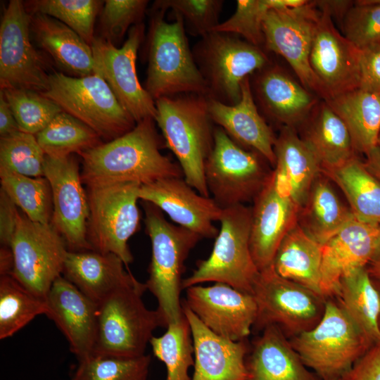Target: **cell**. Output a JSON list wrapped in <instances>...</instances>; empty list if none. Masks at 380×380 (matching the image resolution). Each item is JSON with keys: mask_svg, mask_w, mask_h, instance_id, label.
Returning <instances> with one entry per match:
<instances>
[{"mask_svg": "<svg viewBox=\"0 0 380 380\" xmlns=\"http://www.w3.org/2000/svg\"><path fill=\"white\" fill-rule=\"evenodd\" d=\"M150 344L154 355L165 365V380H191L188 372L194 365V348L184 314L179 322L169 324L163 335L153 336Z\"/></svg>", "mask_w": 380, "mask_h": 380, "instance_id": "cell-40", "label": "cell"}, {"mask_svg": "<svg viewBox=\"0 0 380 380\" xmlns=\"http://www.w3.org/2000/svg\"><path fill=\"white\" fill-rule=\"evenodd\" d=\"M182 310L188 319L194 348L191 380H250L246 360V341L220 337L205 327L185 303Z\"/></svg>", "mask_w": 380, "mask_h": 380, "instance_id": "cell-24", "label": "cell"}, {"mask_svg": "<svg viewBox=\"0 0 380 380\" xmlns=\"http://www.w3.org/2000/svg\"><path fill=\"white\" fill-rule=\"evenodd\" d=\"M359 89L380 95V43L360 50Z\"/></svg>", "mask_w": 380, "mask_h": 380, "instance_id": "cell-49", "label": "cell"}, {"mask_svg": "<svg viewBox=\"0 0 380 380\" xmlns=\"http://www.w3.org/2000/svg\"><path fill=\"white\" fill-rule=\"evenodd\" d=\"M305 365L321 380H338L374 346L334 298L319 322L290 339Z\"/></svg>", "mask_w": 380, "mask_h": 380, "instance_id": "cell-6", "label": "cell"}, {"mask_svg": "<svg viewBox=\"0 0 380 380\" xmlns=\"http://www.w3.org/2000/svg\"><path fill=\"white\" fill-rule=\"evenodd\" d=\"M35 137L45 155L53 158L79 156L103 143L94 129L64 111Z\"/></svg>", "mask_w": 380, "mask_h": 380, "instance_id": "cell-37", "label": "cell"}, {"mask_svg": "<svg viewBox=\"0 0 380 380\" xmlns=\"http://www.w3.org/2000/svg\"><path fill=\"white\" fill-rule=\"evenodd\" d=\"M334 299L372 344L380 345V297L367 267L343 277Z\"/></svg>", "mask_w": 380, "mask_h": 380, "instance_id": "cell-34", "label": "cell"}, {"mask_svg": "<svg viewBox=\"0 0 380 380\" xmlns=\"http://www.w3.org/2000/svg\"><path fill=\"white\" fill-rule=\"evenodd\" d=\"M364 163L367 170L380 181V145L376 146L366 154Z\"/></svg>", "mask_w": 380, "mask_h": 380, "instance_id": "cell-54", "label": "cell"}, {"mask_svg": "<svg viewBox=\"0 0 380 380\" xmlns=\"http://www.w3.org/2000/svg\"><path fill=\"white\" fill-rule=\"evenodd\" d=\"M338 380H339V379H338Z\"/></svg>", "mask_w": 380, "mask_h": 380, "instance_id": "cell-61", "label": "cell"}, {"mask_svg": "<svg viewBox=\"0 0 380 380\" xmlns=\"http://www.w3.org/2000/svg\"><path fill=\"white\" fill-rule=\"evenodd\" d=\"M151 357L90 355L78 360L70 380H147Z\"/></svg>", "mask_w": 380, "mask_h": 380, "instance_id": "cell-42", "label": "cell"}, {"mask_svg": "<svg viewBox=\"0 0 380 380\" xmlns=\"http://www.w3.org/2000/svg\"><path fill=\"white\" fill-rule=\"evenodd\" d=\"M279 0H238L234 14L220 23L213 32L239 34L248 43L260 47L264 44L262 23L267 11L279 8Z\"/></svg>", "mask_w": 380, "mask_h": 380, "instance_id": "cell-45", "label": "cell"}, {"mask_svg": "<svg viewBox=\"0 0 380 380\" xmlns=\"http://www.w3.org/2000/svg\"><path fill=\"white\" fill-rule=\"evenodd\" d=\"M354 4L344 17V36L360 50L380 43V5Z\"/></svg>", "mask_w": 380, "mask_h": 380, "instance_id": "cell-48", "label": "cell"}, {"mask_svg": "<svg viewBox=\"0 0 380 380\" xmlns=\"http://www.w3.org/2000/svg\"><path fill=\"white\" fill-rule=\"evenodd\" d=\"M10 247L13 255L11 276L46 300L53 282L63 274L69 251L63 236L51 223L33 222L19 213Z\"/></svg>", "mask_w": 380, "mask_h": 380, "instance_id": "cell-13", "label": "cell"}, {"mask_svg": "<svg viewBox=\"0 0 380 380\" xmlns=\"http://www.w3.org/2000/svg\"><path fill=\"white\" fill-rule=\"evenodd\" d=\"M45 153L35 135L17 131L0 139V167L32 177H44Z\"/></svg>", "mask_w": 380, "mask_h": 380, "instance_id": "cell-44", "label": "cell"}, {"mask_svg": "<svg viewBox=\"0 0 380 380\" xmlns=\"http://www.w3.org/2000/svg\"><path fill=\"white\" fill-rule=\"evenodd\" d=\"M13 270V255L11 247L1 246L0 275H11Z\"/></svg>", "mask_w": 380, "mask_h": 380, "instance_id": "cell-55", "label": "cell"}, {"mask_svg": "<svg viewBox=\"0 0 380 380\" xmlns=\"http://www.w3.org/2000/svg\"><path fill=\"white\" fill-rule=\"evenodd\" d=\"M45 299L34 295L11 275L0 277V338L11 337L36 316L46 315Z\"/></svg>", "mask_w": 380, "mask_h": 380, "instance_id": "cell-39", "label": "cell"}, {"mask_svg": "<svg viewBox=\"0 0 380 380\" xmlns=\"http://www.w3.org/2000/svg\"><path fill=\"white\" fill-rule=\"evenodd\" d=\"M184 303L209 330L233 341L246 340L256 319L253 296L223 283L187 288Z\"/></svg>", "mask_w": 380, "mask_h": 380, "instance_id": "cell-18", "label": "cell"}, {"mask_svg": "<svg viewBox=\"0 0 380 380\" xmlns=\"http://www.w3.org/2000/svg\"><path fill=\"white\" fill-rule=\"evenodd\" d=\"M378 145H380V135H379V139H378Z\"/></svg>", "mask_w": 380, "mask_h": 380, "instance_id": "cell-60", "label": "cell"}, {"mask_svg": "<svg viewBox=\"0 0 380 380\" xmlns=\"http://www.w3.org/2000/svg\"><path fill=\"white\" fill-rule=\"evenodd\" d=\"M192 53L206 84V97L227 105L240 101L242 81L268 62L260 47L218 32L201 37Z\"/></svg>", "mask_w": 380, "mask_h": 380, "instance_id": "cell-9", "label": "cell"}, {"mask_svg": "<svg viewBox=\"0 0 380 380\" xmlns=\"http://www.w3.org/2000/svg\"><path fill=\"white\" fill-rule=\"evenodd\" d=\"M345 194L354 216L380 224V181L356 156L343 165L324 172Z\"/></svg>", "mask_w": 380, "mask_h": 380, "instance_id": "cell-36", "label": "cell"}, {"mask_svg": "<svg viewBox=\"0 0 380 380\" xmlns=\"http://www.w3.org/2000/svg\"><path fill=\"white\" fill-rule=\"evenodd\" d=\"M30 15L31 34L36 43L61 69L72 77L94 73L91 47L77 33L49 15Z\"/></svg>", "mask_w": 380, "mask_h": 380, "instance_id": "cell-28", "label": "cell"}, {"mask_svg": "<svg viewBox=\"0 0 380 380\" xmlns=\"http://www.w3.org/2000/svg\"><path fill=\"white\" fill-rule=\"evenodd\" d=\"M139 199L165 212L179 226L202 238H215L219 230L214 225L222 209L212 197L201 195L182 177H170L141 185Z\"/></svg>", "mask_w": 380, "mask_h": 380, "instance_id": "cell-21", "label": "cell"}, {"mask_svg": "<svg viewBox=\"0 0 380 380\" xmlns=\"http://www.w3.org/2000/svg\"><path fill=\"white\" fill-rule=\"evenodd\" d=\"M320 14L315 1L298 7L271 8L264 18L262 31L265 48L284 57L302 85L326 100L324 89L310 64L311 46Z\"/></svg>", "mask_w": 380, "mask_h": 380, "instance_id": "cell-16", "label": "cell"}, {"mask_svg": "<svg viewBox=\"0 0 380 380\" xmlns=\"http://www.w3.org/2000/svg\"><path fill=\"white\" fill-rule=\"evenodd\" d=\"M304 141L317 158L321 172L337 168L355 156L348 127L326 102L319 107Z\"/></svg>", "mask_w": 380, "mask_h": 380, "instance_id": "cell-33", "label": "cell"}, {"mask_svg": "<svg viewBox=\"0 0 380 380\" xmlns=\"http://www.w3.org/2000/svg\"><path fill=\"white\" fill-rule=\"evenodd\" d=\"M261 158L236 144L220 127L214 128V146L204 173L209 193L222 209L243 205L261 191L272 174Z\"/></svg>", "mask_w": 380, "mask_h": 380, "instance_id": "cell-12", "label": "cell"}, {"mask_svg": "<svg viewBox=\"0 0 380 380\" xmlns=\"http://www.w3.org/2000/svg\"><path fill=\"white\" fill-rule=\"evenodd\" d=\"M322 245L296 223L281 241L272 267L283 278L321 296Z\"/></svg>", "mask_w": 380, "mask_h": 380, "instance_id": "cell-31", "label": "cell"}, {"mask_svg": "<svg viewBox=\"0 0 380 380\" xmlns=\"http://www.w3.org/2000/svg\"><path fill=\"white\" fill-rule=\"evenodd\" d=\"M241 89V99L235 105L207 97L210 118L236 144L251 148L274 166L276 139L258 112L249 77L242 81Z\"/></svg>", "mask_w": 380, "mask_h": 380, "instance_id": "cell-25", "label": "cell"}, {"mask_svg": "<svg viewBox=\"0 0 380 380\" xmlns=\"http://www.w3.org/2000/svg\"><path fill=\"white\" fill-rule=\"evenodd\" d=\"M317 5L321 14L315 30L310 64L327 101L359 89L360 50L337 30L327 8Z\"/></svg>", "mask_w": 380, "mask_h": 380, "instance_id": "cell-19", "label": "cell"}, {"mask_svg": "<svg viewBox=\"0 0 380 380\" xmlns=\"http://www.w3.org/2000/svg\"><path fill=\"white\" fill-rule=\"evenodd\" d=\"M46 316L66 338L77 360L92 355L97 335L98 305L63 276L51 286Z\"/></svg>", "mask_w": 380, "mask_h": 380, "instance_id": "cell-23", "label": "cell"}, {"mask_svg": "<svg viewBox=\"0 0 380 380\" xmlns=\"http://www.w3.org/2000/svg\"><path fill=\"white\" fill-rule=\"evenodd\" d=\"M152 11L145 89L155 101L183 94L206 96V84L189 47L183 19L174 13V22L168 23L164 11Z\"/></svg>", "mask_w": 380, "mask_h": 380, "instance_id": "cell-3", "label": "cell"}, {"mask_svg": "<svg viewBox=\"0 0 380 380\" xmlns=\"http://www.w3.org/2000/svg\"><path fill=\"white\" fill-rule=\"evenodd\" d=\"M44 173L52 192V225L63 236L70 251L93 250L87 239V194L82 186L75 155L64 158L45 156Z\"/></svg>", "mask_w": 380, "mask_h": 380, "instance_id": "cell-17", "label": "cell"}, {"mask_svg": "<svg viewBox=\"0 0 380 380\" xmlns=\"http://www.w3.org/2000/svg\"><path fill=\"white\" fill-rule=\"evenodd\" d=\"M153 118L137 123L129 132L79 156L81 177L87 186L118 182L141 185L183 175L180 166L160 152V137Z\"/></svg>", "mask_w": 380, "mask_h": 380, "instance_id": "cell-1", "label": "cell"}, {"mask_svg": "<svg viewBox=\"0 0 380 380\" xmlns=\"http://www.w3.org/2000/svg\"><path fill=\"white\" fill-rule=\"evenodd\" d=\"M97 0H32L24 3L30 13L53 18L71 28L90 46L94 23L101 4Z\"/></svg>", "mask_w": 380, "mask_h": 380, "instance_id": "cell-41", "label": "cell"}, {"mask_svg": "<svg viewBox=\"0 0 380 380\" xmlns=\"http://www.w3.org/2000/svg\"><path fill=\"white\" fill-rule=\"evenodd\" d=\"M41 94L56 102L63 111L87 125L105 142L122 136L137 125L97 73L84 77L51 73L47 89Z\"/></svg>", "mask_w": 380, "mask_h": 380, "instance_id": "cell-8", "label": "cell"}, {"mask_svg": "<svg viewBox=\"0 0 380 380\" xmlns=\"http://www.w3.org/2000/svg\"><path fill=\"white\" fill-rule=\"evenodd\" d=\"M380 224L355 217L322 244L320 291L327 300L337 295L341 280L371 262Z\"/></svg>", "mask_w": 380, "mask_h": 380, "instance_id": "cell-22", "label": "cell"}, {"mask_svg": "<svg viewBox=\"0 0 380 380\" xmlns=\"http://www.w3.org/2000/svg\"><path fill=\"white\" fill-rule=\"evenodd\" d=\"M155 102V121L165 146L177 158L186 183L201 195L210 197L204 170L214 146V128L207 97L183 94L162 97Z\"/></svg>", "mask_w": 380, "mask_h": 380, "instance_id": "cell-2", "label": "cell"}, {"mask_svg": "<svg viewBox=\"0 0 380 380\" xmlns=\"http://www.w3.org/2000/svg\"><path fill=\"white\" fill-rule=\"evenodd\" d=\"M220 229L209 257L199 260L182 289L208 281L223 283L253 295L259 275L250 247L251 209L237 205L222 209Z\"/></svg>", "mask_w": 380, "mask_h": 380, "instance_id": "cell-7", "label": "cell"}, {"mask_svg": "<svg viewBox=\"0 0 380 380\" xmlns=\"http://www.w3.org/2000/svg\"><path fill=\"white\" fill-rule=\"evenodd\" d=\"M339 380H380V345L372 346Z\"/></svg>", "mask_w": 380, "mask_h": 380, "instance_id": "cell-50", "label": "cell"}, {"mask_svg": "<svg viewBox=\"0 0 380 380\" xmlns=\"http://www.w3.org/2000/svg\"><path fill=\"white\" fill-rule=\"evenodd\" d=\"M147 289L138 280L122 286L98 305L97 335L94 355L137 357L145 355L153 331L167 324L157 309L142 300Z\"/></svg>", "mask_w": 380, "mask_h": 380, "instance_id": "cell-5", "label": "cell"}, {"mask_svg": "<svg viewBox=\"0 0 380 380\" xmlns=\"http://www.w3.org/2000/svg\"><path fill=\"white\" fill-rule=\"evenodd\" d=\"M19 131L18 125L2 90L0 91V136L4 137Z\"/></svg>", "mask_w": 380, "mask_h": 380, "instance_id": "cell-52", "label": "cell"}, {"mask_svg": "<svg viewBox=\"0 0 380 380\" xmlns=\"http://www.w3.org/2000/svg\"><path fill=\"white\" fill-rule=\"evenodd\" d=\"M367 268L372 279L380 280V262H370Z\"/></svg>", "mask_w": 380, "mask_h": 380, "instance_id": "cell-56", "label": "cell"}, {"mask_svg": "<svg viewBox=\"0 0 380 380\" xmlns=\"http://www.w3.org/2000/svg\"><path fill=\"white\" fill-rule=\"evenodd\" d=\"M303 229L322 245L337 234L354 217L341 202L329 182L317 176L301 208Z\"/></svg>", "mask_w": 380, "mask_h": 380, "instance_id": "cell-35", "label": "cell"}, {"mask_svg": "<svg viewBox=\"0 0 380 380\" xmlns=\"http://www.w3.org/2000/svg\"><path fill=\"white\" fill-rule=\"evenodd\" d=\"M274 173L300 210L321 172L319 163L304 141L286 127L276 139Z\"/></svg>", "mask_w": 380, "mask_h": 380, "instance_id": "cell-29", "label": "cell"}, {"mask_svg": "<svg viewBox=\"0 0 380 380\" xmlns=\"http://www.w3.org/2000/svg\"><path fill=\"white\" fill-rule=\"evenodd\" d=\"M348 129L355 151L368 153L380 135V95L357 89L325 101Z\"/></svg>", "mask_w": 380, "mask_h": 380, "instance_id": "cell-32", "label": "cell"}, {"mask_svg": "<svg viewBox=\"0 0 380 380\" xmlns=\"http://www.w3.org/2000/svg\"><path fill=\"white\" fill-rule=\"evenodd\" d=\"M253 296L257 305L253 327L275 325L291 338L313 329L325 310L322 296L281 277L272 265L260 271Z\"/></svg>", "mask_w": 380, "mask_h": 380, "instance_id": "cell-11", "label": "cell"}, {"mask_svg": "<svg viewBox=\"0 0 380 380\" xmlns=\"http://www.w3.org/2000/svg\"><path fill=\"white\" fill-rule=\"evenodd\" d=\"M1 90L4 93L21 132L36 135L63 112L56 102L40 92L25 89Z\"/></svg>", "mask_w": 380, "mask_h": 380, "instance_id": "cell-43", "label": "cell"}, {"mask_svg": "<svg viewBox=\"0 0 380 380\" xmlns=\"http://www.w3.org/2000/svg\"><path fill=\"white\" fill-rule=\"evenodd\" d=\"M144 203L145 223L152 251L148 278L145 284L156 298L157 309L167 327L179 322L184 315L180 293L184 262L202 237L170 223L158 207Z\"/></svg>", "mask_w": 380, "mask_h": 380, "instance_id": "cell-4", "label": "cell"}, {"mask_svg": "<svg viewBox=\"0 0 380 380\" xmlns=\"http://www.w3.org/2000/svg\"><path fill=\"white\" fill-rule=\"evenodd\" d=\"M1 189L32 221L51 223L53 200L45 177H32L0 167Z\"/></svg>", "mask_w": 380, "mask_h": 380, "instance_id": "cell-38", "label": "cell"}, {"mask_svg": "<svg viewBox=\"0 0 380 380\" xmlns=\"http://www.w3.org/2000/svg\"><path fill=\"white\" fill-rule=\"evenodd\" d=\"M143 23L134 25L127 39L120 48L102 37H95L91 47L95 68L94 73L106 82L124 108L139 122L157 114L155 100L139 80L136 60L137 51L144 37Z\"/></svg>", "mask_w": 380, "mask_h": 380, "instance_id": "cell-14", "label": "cell"}, {"mask_svg": "<svg viewBox=\"0 0 380 380\" xmlns=\"http://www.w3.org/2000/svg\"><path fill=\"white\" fill-rule=\"evenodd\" d=\"M317 3V1H315ZM317 4L322 6L329 11L331 17L344 18L347 12L352 7L351 1H320Z\"/></svg>", "mask_w": 380, "mask_h": 380, "instance_id": "cell-53", "label": "cell"}, {"mask_svg": "<svg viewBox=\"0 0 380 380\" xmlns=\"http://www.w3.org/2000/svg\"><path fill=\"white\" fill-rule=\"evenodd\" d=\"M246 363L250 380H321L308 369L290 340L275 325L262 329Z\"/></svg>", "mask_w": 380, "mask_h": 380, "instance_id": "cell-27", "label": "cell"}, {"mask_svg": "<svg viewBox=\"0 0 380 380\" xmlns=\"http://www.w3.org/2000/svg\"><path fill=\"white\" fill-rule=\"evenodd\" d=\"M137 182L87 186V239L93 250L113 253L128 265L133 255L128 241L139 229L140 211Z\"/></svg>", "mask_w": 380, "mask_h": 380, "instance_id": "cell-10", "label": "cell"}, {"mask_svg": "<svg viewBox=\"0 0 380 380\" xmlns=\"http://www.w3.org/2000/svg\"><path fill=\"white\" fill-rule=\"evenodd\" d=\"M372 281H373V284H374L375 288L376 289V290H377V291H378V293L379 294V297H380V280L372 279ZM379 327H380V314H379Z\"/></svg>", "mask_w": 380, "mask_h": 380, "instance_id": "cell-59", "label": "cell"}, {"mask_svg": "<svg viewBox=\"0 0 380 380\" xmlns=\"http://www.w3.org/2000/svg\"><path fill=\"white\" fill-rule=\"evenodd\" d=\"M147 0H106L100 17L103 39L115 45L132 27L142 23Z\"/></svg>", "mask_w": 380, "mask_h": 380, "instance_id": "cell-47", "label": "cell"}, {"mask_svg": "<svg viewBox=\"0 0 380 380\" xmlns=\"http://www.w3.org/2000/svg\"><path fill=\"white\" fill-rule=\"evenodd\" d=\"M17 205L0 189V241L3 246L10 247L14 236L19 215Z\"/></svg>", "mask_w": 380, "mask_h": 380, "instance_id": "cell-51", "label": "cell"}, {"mask_svg": "<svg viewBox=\"0 0 380 380\" xmlns=\"http://www.w3.org/2000/svg\"><path fill=\"white\" fill-rule=\"evenodd\" d=\"M125 263L113 253L94 250L68 251L63 277L99 305L116 289L137 281L125 270Z\"/></svg>", "mask_w": 380, "mask_h": 380, "instance_id": "cell-26", "label": "cell"}, {"mask_svg": "<svg viewBox=\"0 0 380 380\" xmlns=\"http://www.w3.org/2000/svg\"><path fill=\"white\" fill-rule=\"evenodd\" d=\"M31 15L24 3L11 0L0 25L1 89H25L42 93L49 74L42 55L31 42Z\"/></svg>", "mask_w": 380, "mask_h": 380, "instance_id": "cell-15", "label": "cell"}, {"mask_svg": "<svg viewBox=\"0 0 380 380\" xmlns=\"http://www.w3.org/2000/svg\"><path fill=\"white\" fill-rule=\"evenodd\" d=\"M299 211L273 171L251 209L250 247L259 271L272 265L281 241L298 223Z\"/></svg>", "mask_w": 380, "mask_h": 380, "instance_id": "cell-20", "label": "cell"}, {"mask_svg": "<svg viewBox=\"0 0 380 380\" xmlns=\"http://www.w3.org/2000/svg\"><path fill=\"white\" fill-rule=\"evenodd\" d=\"M223 4L222 0H158L154 1L151 10L165 12L171 9L182 17L189 32L203 37L220 23Z\"/></svg>", "mask_w": 380, "mask_h": 380, "instance_id": "cell-46", "label": "cell"}, {"mask_svg": "<svg viewBox=\"0 0 380 380\" xmlns=\"http://www.w3.org/2000/svg\"><path fill=\"white\" fill-rule=\"evenodd\" d=\"M355 2L358 4L380 5V0H360Z\"/></svg>", "mask_w": 380, "mask_h": 380, "instance_id": "cell-58", "label": "cell"}, {"mask_svg": "<svg viewBox=\"0 0 380 380\" xmlns=\"http://www.w3.org/2000/svg\"><path fill=\"white\" fill-rule=\"evenodd\" d=\"M260 70L255 94L263 110L274 120L289 125L303 120L315 104L313 96L278 67Z\"/></svg>", "mask_w": 380, "mask_h": 380, "instance_id": "cell-30", "label": "cell"}, {"mask_svg": "<svg viewBox=\"0 0 380 380\" xmlns=\"http://www.w3.org/2000/svg\"><path fill=\"white\" fill-rule=\"evenodd\" d=\"M370 262H380V232Z\"/></svg>", "mask_w": 380, "mask_h": 380, "instance_id": "cell-57", "label": "cell"}]
</instances>
